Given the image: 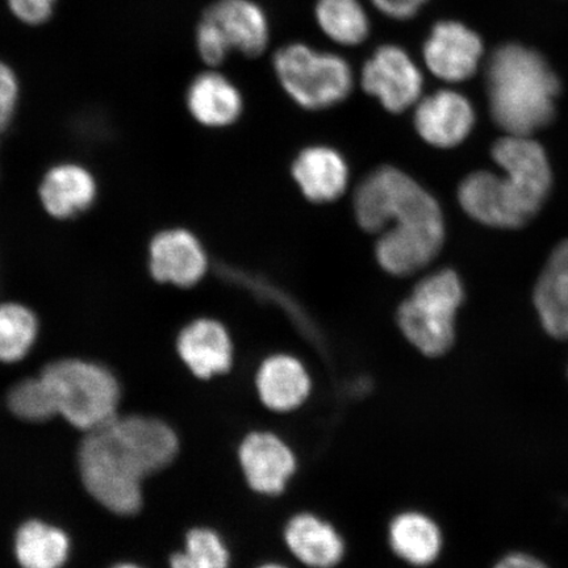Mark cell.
<instances>
[{
    "mask_svg": "<svg viewBox=\"0 0 568 568\" xmlns=\"http://www.w3.org/2000/svg\"><path fill=\"white\" fill-rule=\"evenodd\" d=\"M178 454V438L159 418L116 416L87 433L78 465L84 487L112 514L136 515L142 480L168 467Z\"/></svg>",
    "mask_w": 568,
    "mask_h": 568,
    "instance_id": "cell-1",
    "label": "cell"
},
{
    "mask_svg": "<svg viewBox=\"0 0 568 568\" xmlns=\"http://www.w3.org/2000/svg\"><path fill=\"white\" fill-rule=\"evenodd\" d=\"M493 154L504 175L478 172L467 176L459 187V203L483 224L517 229L536 216L549 194V161L538 142L509 134L496 142Z\"/></svg>",
    "mask_w": 568,
    "mask_h": 568,
    "instance_id": "cell-2",
    "label": "cell"
},
{
    "mask_svg": "<svg viewBox=\"0 0 568 568\" xmlns=\"http://www.w3.org/2000/svg\"><path fill=\"white\" fill-rule=\"evenodd\" d=\"M486 82L491 115L509 136L529 138L554 118L558 78L536 51L497 48L487 60Z\"/></svg>",
    "mask_w": 568,
    "mask_h": 568,
    "instance_id": "cell-3",
    "label": "cell"
},
{
    "mask_svg": "<svg viewBox=\"0 0 568 568\" xmlns=\"http://www.w3.org/2000/svg\"><path fill=\"white\" fill-rule=\"evenodd\" d=\"M272 68L276 82L304 110L331 109L351 97L357 74L338 49L307 41H288L274 49Z\"/></svg>",
    "mask_w": 568,
    "mask_h": 568,
    "instance_id": "cell-4",
    "label": "cell"
},
{
    "mask_svg": "<svg viewBox=\"0 0 568 568\" xmlns=\"http://www.w3.org/2000/svg\"><path fill=\"white\" fill-rule=\"evenodd\" d=\"M57 412L75 428L91 432L116 417L120 386L105 367L81 359L52 362L41 373Z\"/></svg>",
    "mask_w": 568,
    "mask_h": 568,
    "instance_id": "cell-5",
    "label": "cell"
},
{
    "mask_svg": "<svg viewBox=\"0 0 568 568\" xmlns=\"http://www.w3.org/2000/svg\"><path fill=\"white\" fill-rule=\"evenodd\" d=\"M464 302L458 275L443 270L417 284L399 308V326L410 345L426 357H442L456 338V315Z\"/></svg>",
    "mask_w": 568,
    "mask_h": 568,
    "instance_id": "cell-6",
    "label": "cell"
},
{
    "mask_svg": "<svg viewBox=\"0 0 568 568\" xmlns=\"http://www.w3.org/2000/svg\"><path fill=\"white\" fill-rule=\"evenodd\" d=\"M354 211L362 229L374 233L388 225L443 217L436 199L394 168L376 170L359 184Z\"/></svg>",
    "mask_w": 568,
    "mask_h": 568,
    "instance_id": "cell-7",
    "label": "cell"
},
{
    "mask_svg": "<svg viewBox=\"0 0 568 568\" xmlns=\"http://www.w3.org/2000/svg\"><path fill=\"white\" fill-rule=\"evenodd\" d=\"M426 71L406 47L387 41L362 63L359 87L390 113L414 109L424 97Z\"/></svg>",
    "mask_w": 568,
    "mask_h": 568,
    "instance_id": "cell-8",
    "label": "cell"
},
{
    "mask_svg": "<svg viewBox=\"0 0 568 568\" xmlns=\"http://www.w3.org/2000/svg\"><path fill=\"white\" fill-rule=\"evenodd\" d=\"M486 48L480 34L464 21L437 20L420 47L426 74L446 84L464 83L478 73Z\"/></svg>",
    "mask_w": 568,
    "mask_h": 568,
    "instance_id": "cell-9",
    "label": "cell"
},
{
    "mask_svg": "<svg viewBox=\"0 0 568 568\" xmlns=\"http://www.w3.org/2000/svg\"><path fill=\"white\" fill-rule=\"evenodd\" d=\"M239 464L248 488L264 497L281 496L297 471L296 453L273 430H253L240 443Z\"/></svg>",
    "mask_w": 568,
    "mask_h": 568,
    "instance_id": "cell-10",
    "label": "cell"
},
{
    "mask_svg": "<svg viewBox=\"0 0 568 568\" xmlns=\"http://www.w3.org/2000/svg\"><path fill=\"white\" fill-rule=\"evenodd\" d=\"M231 53L258 59L273 42L272 19L257 0H216L203 13Z\"/></svg>",
    "mask_w": 568,
    "mask_h": 568,
    "instance_id": "cell-11",
    "label": "cell"
},
{
    "mask_svg": "<svg viewBox=\"0 0 568 568\" xmlns=\"http://www.w3.org/2000/svg\"><path fill=\"white\" fill-rule=\"evenodd\" d=\"M444 234L443 217L395 224L382 234L376 244V257L389 274H414L436 257Z\"/></svg>",
    "mask_w": 568,
    "mask_h": 568,
    "instance_id": "cell-12",
    "label": "cell"
},
{
    "mask_svg": "<svg viewBox=\"0 0 568 568\" xmlns=\"http://www.w3.org/2000/svg\"><path fill=\"white\" fill-rule=\"evenodd\" d=\"M414 110L418 134L438 148L459 145L475 124L474 105L466 95L450 88L424 94Z\"/></svg>",
    "mask_w": 568,
    "mask_h": 568,
    "instance_id": "cell-13",
    "label": "cell"
},
{
    "mask_svg": "<svg viewBox=\"0 0 568 568\" xmlns=\"http://www.w3.org/2000/svg\"><path fill=\"white\" fill-rule=\"evenodd\" d=\"M262 406L273 414L288 415L310 400L314 383L304 362L287 353L268 355L254 378Z\"/></svg>",
    "mask_w": 568,
    "mask_h": 568,
    "instance_id": "cell-14",
    "label": "cell"
},
{
    "mask_svg": "<svg viewBox=\"0 0 568 568\" xmlns=\"http://www.w3.org/2000/svg\"><path fill=\"white\" fill-rule=\"evenodd\" d=\"M207 267V254L201 241L189 231L160 232L149 247V270L161 283L193 287L202 281Z\"/></svg>",
    "mask_w": 568,
    "mask_h": 568,
    "instance_id": "cell-15",
    "label": "cell"
},
{
    "mask_svg": "<svg viewBox=\"0 0 568 568\" xmlns=\"http://www.w3.org/2000/svg\"><path fill=\"white\" fill-rule=\"evenodd\" d=\"M283 541L291 557L307 568H336L346 557L345 538L335 525L305 510L288 518Z\"/></svg>",
    "mask_w": 568,
    "mask_h": 568,
    "instance_id": "cell-16",
    "label": "cell"
},
{
    "mask_svg": "<svg viewBox=\"0 0 568 568\" xmlns=\"http://www.w3.org/2000/svg\"><path fill=\"white\" fill-rule=\"evenodd\" d=\"M178 353L199 379H211L231 371L233 344L229 331L212 318H197L178 336Z\"/></svg>",
    "mask_w": 568,
    "mask_h": 568,
    "instance_id": "cell-17",
    "label": "cell"
},
{
    "mask_svg": "<svg viewBox=\"0 0 568 568\" xmlns=\"http://www.w3.org/2000/svg\"><path fill=\"white\" fill-rule=\"evenodd\" d=\"M387 539L394 556L415 568L435 565L442 558L445 545L439 524L418 509L402 510L390 518Z\"/></svg>",
    "mask_w": 568,
    "mask_h": 568,
    "instance_id": "cell-18",
    "label": "cell"
},
{
    "mask_svg": "<svg viewBox=\"0 0 568 568\" xmlns=\"http://www.w3.org/2000/svg\"><path fill=\"white\" fill-rule=\"evenodd\" d=\"M312 18L318 33L338 51L364 47L373 34L366 0H315Z\"/></svg>",
    "mask_w": 568,
    "mask_h": 568,
    "instance_id": "cell-19",
    "label": "cell"
},
{
    "mask_svg": "<svg viewBox=\"0 0 568 568\" xmlns=\"http://www.w3.org/2000/svg\"><path fill=\"white\" fill-rule=\"evenodd\" d=\"M40 197L45 211L53 217L73 219L94 204L97 182L88 169L75 163H61L45 174Z\"/></svg>",
    "mask_w": 568,
    "mask_h": 568,
    "instance_id": "cell-20",
    "label": "cell"
},
{
    "mask_svg": "<svg viewBox=\"0 0 568 568\" xmlns=\"http://www.w3.org/2000/svg\"><path fill=\"white\" fill-rule=\"evenodd\" d=\"M187 106L199 123L222 128L233 124L241 116L244 99L229 77L216 70H209L191 82Z\"/></svg>",
    "mask_w": 568,
    "mask_h": 568,
    "instance_id": "cell-21",
    "label": "cell"
},
{
    "mask_svg": "<svg viewBox=\"0 0 568 568\" xmlns=\"http://www.w3.org/2000/svg\"><path fill=\"white\" fill-rule=\"evenodd\" d=\"M294 176L312 202L336 201L344 194L349 169L343 155L326 146L305 149L294 163Z\"/></svg>",
    "mask_w": 568,
    "mask_h": 568,
    "instance_id": "cell-22",
    "label": "cell"
},
{
    "mask_svg": "<svg viewBox=\"0 0 568 568\" xmlns=\"http://www.w3.org/2000/svg\"><path fill=\"white\" fill-rule=\"evenodd\" d=\"M535 302L546 332L556 338H568V241L551 254L537 282Z\"/></svg>",
    "mask_w": 568,
    "mask_h": 568,
    "instance_id": "cell-23",
    "label": "cell"
},
{
    "mask_svg": "<svg viewBox=\"0 0 568 568\" xmlns=\"http://www.w3.org/2000/svg\"><path fill=\"white\" fill-rule=\"evenodd\" d=\"M70 550L61 529L42 521H28L19 528L16 556L21 568H62Z\"/></svg>",
    "mask_w": 568,
    "mask_h": 568,
    "instance_id": "cell-24",
    "label": "cell"
},
{
    "mask_svg": "<svg viewBox=\"0 0 568 568\" xmlns=\"http://www.w3.org/2000/svg\"><path fill=\"white\" fill-rule=\"evenodd\" d=\"M39 335V322L23 304H0V362L16 364L27 357Z\"/></svg>",
    "mask_w": 568,
    "mask_h": 568,
    "instance_id": "cell-25",
    "label": "cell"
},
{
    "mask_svg": "<svg viewBox=\"0 0 568 568\" xmlns=\"http://www.w3.org/2000/svg\"><path fill=\"white\" fill-rule=\"evenodd\" d=\"M172 568H231V554L223 538L207 528H196L186 537V550L170 560Z\"/></svg>",
    "mask_w": 568,
    "mask_h": 568,
    "instance_id": "cell-26",
    "label": "cell"
},
{
    "mask_svg": "<svg viewBox=\"0 0 568 568\" xmlns=\"http://www.w3.org/2000/svg\"><path fill=\"white\" fill-rule=\"evenodd\" d=\"M7 406L13 416L28 423H45L59 415L51 389L41 375L17 383L7 395Z\"/></svg>",
    "mask_w": 568,
    "mask_h": 568,
    "instance_id": "cell-27",
    "label": "cell"
},
{
    "mask_svg": "<svg viewBox=\"0 0 568 568\" xmlns=\"http://www.w3.org/2000/svg\"><path fill=\"white\" fill-rule=\"evenodd\" d=\"M196 48L203 62L212 69L222 67L231 54L215 28L203 18L196 28Z\"/></svg>",
    "mask_w": 568,
    "mask_h": 568,
    "instance_id": "cell-28",
    "label": "cell"
},
{
    "mask_svg": "<svg viewBox=\"0 0 568 568\" xmlns=\"http://www.w3.org/2000/svg\"><path fill=\"white\" fill-rule=\"evenodd\" d=\"M366 2L381 17L395 23H408L420 16L430 0H366Z\"/></svg>",
    "mask_w": 568,
    "mask_h": 568,
    "instance_id": "cell-29",
    "label": "cell"
},
{
    "mask_svg": "<svg viewBox=\"0 0 568 568\" xmlns=\"http://www.w3.org/2000/svg\"><path fill=\"white\" fill-rule=\"evenodd\" d=\"M19 101V82L16 73L0 61V133L10 126Z\"/></svg>",
    "mask_w": 568,
    "mask_h": 568,
    "instance_id": "cell-30",
    "label": "cell"
},
{
    "mask_svg": "<svg viewBox=\"0 0 568 568\" xmlns=\"http://www.w3.org/2000/svg\"><path fill=\"white\" fill-rule=\"evenodd\" d=\"M54 3L55 0H9L13 16L30 26L45 23L52 17Z\"/></svg>",
    "mask_w": 568,
    "mask_h": 568,
    "instance_id": "cell-31",
    "label": "cell"
},
{
    "mask_svg": "<svg viewBox=\"0 0 568 568\" xmlns=\"http://www.w3.org/2000/svg\"><path fill=\"white\" fill-rule=\"evenodd\" d=\"M494 568H549L542 560L529 556L527 552H510L497 560Z\"/></svg>",
    "mask_w": 568,
    "mask_h": 568,
    "instance_id": "cell-32",
    "label": "cell"
},
{
    "mask_svg": "<svg viewBox=\"0 0 568 568\" xmlns=\"http://www.w3.org/2000/svg\"><path fill=\"white\" fill-rule=\"evenodd\" d=\"M257 568H290L288 566L281 564V562H265L258 566Z\"/></svg>",
    "mask_w": 568,
    "mask_h": 568,
    "instance_id": "cell-33",
    "label": "cell"
},
{
    "mask_svg": "<svg viewBox=\"0 0 568 568\" xmlns=\"http://www.w3.org/2000/svg\"><path fill=\"white\" fill-rule=\"evenodd\" d=\"M113 568H141L136 565H130V564H124V565H119L116 567H113Z\"/></svg>",
    "mask_w": 568,
    "mask_h": 568,
    "instance_id": "cell-34",
    "label": "cell"
}]
</instances>
